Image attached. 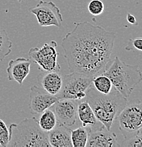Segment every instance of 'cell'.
I'll return each mask as SVG.
<instances>
[{"label": "cell", "instance_id": "cell-1", "mask_svg": "<svg viewBox=\"0 0 142 147\" xmlns=\"http://www.w3.org/2000/svg\"><path fill=\"white\" fill-rule=\"evenodd\" d=\"M116 37V32L88 21L75 23L62 41L69 71L92 76L101 74L111 60Z\"/></svg>", "mask_w": 142, "mask_h": 147}, {"label": "cell", "instance_id": "cell-2", "mask_svg": "<svg viewBox=\"0 0 142 147\" xmlns=\"http://www.w3.org/2000/svg\"><path fill=\"white\" fill-rule=\"evenodd\" d=\"M85 100L94 110L95 115L108 130H110L112 124L127 104V99L115 88L108 94L100 93L93 86L88 89Z\"/></svg>", "mask_w": 142, "mask_h": 147}, {"label": "cell", "instance_id": "cell-3", "mask_svg": "<svg viewBox=\"0 0 142 147\" xmlns=\"http://www.w3.org/2000/svg\"><path fill=\"white\" fill-rule=\"evenodd\" d=\"M102 74L110 78L114 88L127 98L142 82V72L139 66L127 64L118 57L114 58Z\"/></svg>", "mask_w": 142, "mask_h": 147}, {"label": "cell", "instance_id": "cell-4", "mask_svg": "<svg viewBox=\"0 0 142 147\" xmlns=\"http://www.w3.org/2000/svg\"><path fill=\"white\" fill-rule=\"evenodd\" d=\"M8 147H49L48 133L42 131L36 117L25 118L19 123L9 125Z\"/></svg>", "mask_w": 142, "mask_h": 147}, {"label": "cell", "instance_id": "cell-5", "mask_svg": "<svg viewBox=\"0 0 142 147\" xmlns=\"http://www.w3.org/2000/svg\"><path fill=\"white\" fill-rule=\"evenodd\" d=\"M94 76L77 72H71L63 76V85L57 97L80 101L86 96L88 88L92 86Z\"/></svg>", "mask_w": 142, "mask_h": 147}, {"label": "cell", "instance_id": "cell-6", "mask_svg": "<svg viewBox=\"0 0 142 147\" xmlns=\"http://www.w3.org/2000/svg\"><path fill=\"white\" fill-rule=\"evenodd\" d=\"M118 126L125 139L132 137L142 129V102L133 100L127 102L117 117Z\"/></svg>", "mask_w": 142, "mask_h": 147}, {"label": "cell", "instance_id": "cell-7", "mask_svg": "<svg viewBox=\"0 0 142 147\" xmlns=\"http://www.w3.org/2000/svg\"><path fill=\"white\" fill-rule=\"evenodd\" d=\"M57 42L52 40L44 44L40 48L32 47L28 52V57L32 62L37 64L38 69L42 71H59L60 64L58 63Z\"/></svg>", "mask_w": 142, "mask_h": 147}, {"label": "cell", "instance_id": "cell-8", "mask_svg": "<svg viewBox=\"0 0 142 147\" xmlns=\"http://www.w3.org/2000/svg\"><path fill=\"white\" fill-rule=\"evenodd\" d=\"M30 11L36 16L40 26L62 27V14L59 7L52 1L41 0L36 7L30 9Z\"/></svg>", "mask_w": 142, "mask_h": 147}, {"label": "cell", "instance_id": "cell-9", "mask_svg": "<svg viewBox=\"0 0 142 147\" xmlns=\"http://www.w3.org/2000/svg\"><path fill=\"white\" fill-rule=\"evenodd\" d=\"M59 98L44 91L37 86H33L30 89L29 109L31 114H41L45 110L54 105Z\"/></svg>", "mask_w": 142, "mask_h": 147}, {"label": "cell", "instance_id": "cell-10", "mask_svg": "<svg viewBox=\"0 0 142 147\" xmlns=\"http://www.w3.org/2000/svg\"><path fill=\"white\" fill-rule=\"evenodd\" d=\"M78 100L59 99L54 104V112L59 123L71 127L77 119Z\"/></svg>", "mask_w": 142, "mask_h": 147}, {"label": "cell", "instance_id": "cell-11", "mask_svg": "<svg viewBox=\"0 0 142 147\" xmlns=\"http://www.w3.org/2000/svg\"><path fill=\"white\" fill-rule=\"evenodd\" d=\"M32 62L28 58L20 57L11 59L7 69V77L9 81H14L22 86L24 81L30 73Z\"/></svg>", "mask_w": 142, "mask_h": 147}, {"label": "cell", "instance_id": "cell-12", "mask_svg": "<svg viewBox=\"0 0 142 147\" xmlns=\"http://www.w3.org/2000/svg\"><path fill=\"white\" fill-rule=\"evenodd\" d=\"M117 137L114 132L104 127L100 129L88 131L86 147H119Z\"/></svg>", "mask_w": 142, "mask_h": 147}, {"label": "cell", "instance_id": "cell-13", "mask_svg": "<svg viewBox=\"0 0 142 147\" xmlns=\"http://www.w3.org/2000/svg\"><path fill=\"white\" fill-rule=\"evenodd\" d=\"M38 76L39 86L50 95L57 96L63 85V76L59 71H42Z\"/></svg>", "mask_w": 142, "mask_h": 147}, {"label": "cell", "instance_id": "cell-14", "mask_svg": "<svg viewBox=\"0 0 142 147\" xmlns=\"http://www.w3.org/2000/svg\"><path fill=\"white\" fill-rule=\"evenodd\" d=\"M77 117L81 122L82 126L88 129V131L105 127L104 125L96 118L94 110L85 99L80 100L78 104Z\"/></svg>", "mask_w": 142, "mask_h": 147}, {"label": "cell", "instance_id": "cell-15", "mask_svg": "<svg viewBox=\"0 0 142 147\" xmlns=\"http://www.w3.org/2000/svg\"><path fill=\"white\" fill-rule=\"evenodd\" d=\"M71 129L58 122L57 126L48 133V140L52 147H73Z\"/></svg>", "mask_w": 142, "mask_h": 147}, {"label": "cell", "instance_id": "cell-16", "mask_svg": "<svg viewBox=\"0 0 142 147\" xmlns=\"http://www.w3.org/2000/svg\"><path fill=\"white\" fill-rule=\"evenodd\" d=\"M38 121L41 129L47 133L51 131L58 124L55 113L50 108L41 113L40 117Z\"/></svg>", "mask_w": 142, "mask_h": 147}, {"label": "cell", "instance_id": "cell-17", "mask_svg": "<svg viewBox=\"0 0 142 147\" xmlns=\"http://www.w3.org/2000/svg\"><path fill=\"white\" fill-rule=\"evenodd\" d=\"M92 85L98 91L103 94H108L110 93L113 88L110 78L102 73L94 76Z\"/></svg>", "mask_w": 142, "mask_h": 147}, {"label": "cell", "instance_id": "cell-18", "mask_svg": "<svg viewBox=\"0 0 142 147\" xmlns=\"http://www.w3.org/2000/svg\"><path fill=\"white\" fill-rule=\"evenodd\" d=\"M71 138L73 147H86L88 139V129L82 127L71 130Z\"/></svg>", "mask_w": 142, "mask_h": 147}, {"label": "cell", "instance_id": "cell-19", "mask_svg": "<svg viewBox=\"0 0 142 147\" xmlns=\"http://www.w3.org/2000/svg\"><path fill=\"white\" fill-rule=\"evenodd\" d=\"M12 50V42L5 30H0V62H2Z\"/></svg>", "mask_w": 142, "mask_h": 147}, {"label": "cell", "instance_id": "cell-20", "mask_svg": "<svg viewBox=\"0 0 142 147\" xmlns=\"http://www.w3.org/2000/svg\"><path fill=\"white\" fill-rule=\"evenodd\" d=\"M105 9L104 3L102 0H91L88 3V10L93 16H97L101 15Z\"/></svg>", "mask_w": 142, "mask_h": 147}, {"label": "cell", "instance_id": "cell-21", "mask_svg": "<svg viewBox=\"0 0 142 147\" xmlns=\"http://www.w3.org/2000/svg\"><path fill=\"white\" fill-rule=\"evenodd\" d=\"M10 141L9 129L7 127L5 122L0 119V146L8 147Z\"/></svg>", "mask_w": 142, "mask_h": 147}, {"label": "cell", "instance_id": "cell-22", "mask_svg": "<svg viewBox=\"0 0 142 147\" xmlns=\"http://www.w3.org/2000/svg\"><path fill=\"white\" fill-rule=\"evenodd\" d=\"M120 146L126 147H142V130H139L132 137L126 139Z\"/></svg>", "mask_w": 142, "mask_h": 147}, {"label": "cell", "instance_id": "cell-23", "mask_svg": "<svg viewBox=\"0 0 142 147\" xmlns=\"http://www.w3.org/2000/svg\"><path fill=\"white\" fill-rule=\"evenodd\" d=\"M125 50H128V51L137 50L138 51L142 52V38H130L125 47Z\"/></svg>", "mask_w": 142, "mask_h": 147}, {"label": "cell", "instance_id": "cell-24", "mask_svg": "<svg viewBox=\"0 0 142 147\" xmlns=\"http://www.w3.org/2000/svg\"><path fill=\"white\" fill-rule=\"evenodd\" d=\"M127 21H128V23L132 25H134V26H137L138 25V23H137V18H136L135 16L134 15L132 14V13H128L127 14Z\"/></svg>", "mask_w": 142, "mask_h": 147}, {"label": "cell", "instance_id": "cell-25", "mask_svg": "<svg viewBox=\"0 0 142 147\" xmlns=\"http://www.w3.org/2000/svg\"><path fill=\"white\" fill-rule=\"evenodd\" d=\"M18 1H19V2H21V1H22L23 0H18Z\"/></svg>", "mask_w": 142, "mask_h": 147}]
</instances>
